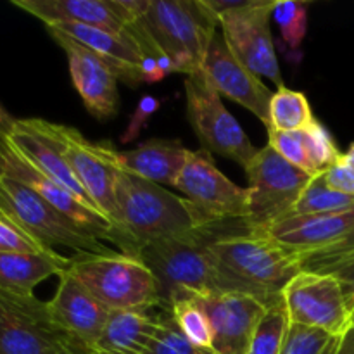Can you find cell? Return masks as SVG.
<instances>
[{
    "label": "cell",
    "instance_id": "4fadbf2b",
    "mask_svg": "<svg viewBox=\"0 0 354 354\" xmlns=\"http://www.w3.org/2000/svg\"><path fill=\"white\" fill-rule=\"evenodd\" d=\"M290 324L322 328L342 337L353 327L344 292L330 273L299 272L282 290Z\"/></svg>",
    "mask_w": 354,
    "mask_h": 354
},
{
    "label": "cell",
    "instance_id": "ffe728a7",
    "mask_svg": "<svg viewBox=\"0 0 354 354\" xmlns=\"http://www.w3.org/2000/svg\"><path fill=\"white\" fill-rule=\"evenodd\" d=\"M7 144L31 168H35L38 173L47 176L52 182L64 187L73 196L78 197L82 203H85L93 211L100 213L95 207V204L90 201V197L86 196L85 189L78 182L73 169L69 168L68 161L62 156V152L59 151L57 144L47 133H44V130L38 127L37 118H31V120H17L12 133L7 138Z\"/></svg>",
    "mask_w": 354,
    "mask_h": 354
},
{
    "label": "cell",
    "instance_id": "7a4b0ae2",
    "mask_svg": "<svg viewBox=\"0 0 354 354\" xmlns=\"http://www.w3.org/2000/svg\"><path fill=\"white\" fill-rule=\"evenodd\" d=\"M221 272L241 292L273 303L301 272V252L286 248L265 234L218 230L207 244Z\"/></svg>",
    "mask_w": 354,
    "mask_h": 354
},
{
    "label": "cell",
    "instance_id": "ee69618b",
    "mask_svg": "<svg viewBox=\"0 0 354 354\" xmlns=\"http://www.w3.org/2000/svg\"><path fill=\"white\" fill-rule=\"evenodd\" d=\"M342 161L346 162L348 166H351V168L354 169V142L351 145H349V149L346 152H342Z\"/></svg>",
    "mask_w": 354,
    "mask_h": 354
},
{
    "label": "cell",
    "instance_id": "8992f818",
    "mask_svg": "<svg viewBox=\"0 0 354 354\" xmlns=\"http://www.w3.org/2000/svg\"><path fill=\"white\" fill-rule=\"evenodd\" d=\"M214 14L232 54L256 76L283 85L270 19L273 0H203Z\"/></svg>",
    "mask_w": 354,
    "mask_h": 354
},
{
    "label": "cell",
    "instance_id": "d590c367",
    "mask_svg": "<svg viewBox=\"0 0 354 354\" xmlns=\"http://www.w3.org/2000/svg\"><path fill=\"white\" fill-rule=\"evenodd\" d=\"M45 248L33 235L28 234L21 225L6 213H0V252H45Z\"/></svg>",
    "mask_w": 354,
    "mask_h": 354
},
{
    "label": "cell",
    "instance_id": "83f0119b",
    "mask_svg": "<svg viewBox=\"0 0 354 354\" xmlns=\"http://www.w3.org/2000/svg\"><path fill=\"white\" fill-rule=\"evenodd\" d=\"M290 320L282 296L266 308L265 315L256 327L248 354H280L286 341Z\"/></svg>",
    "mask_w": 354,
    "mask_h": 354
},
{
    "label": "cell",
    "instance_id": "60d3db41",
    "mask_svg": "<svg viewBox=\"0 0 354 354\" xmlns=\"http://www.w3.org/2000/svg\"><path fill=\"white\" fill-rule=\"evenodd\" d=\"M337 354H354V325L339 341Z\"/></svg>",
    "mask_w": 354,
    "mask_h": 354
},
{
    "label": "cell",
    "instance_id": "cb8c5ba5",
    "mask_svg": "<svg viewBox=\"0 0 354 354\" xmlns=\"http://www.w3.org/2000/svg\"><path fill=\"white\" fill-rule=\"evenodd\" d=\"M158 330V318L149 311H111L92 354H145Z\"/></svg>",
    "mask_w": 354,
    "mask_h": 354
},
{
    "label": "cell",
    "instance_id": "ab89813d",
    "mask_svg": "<svg viewBox=\"0 0 354 354\" xmlns=\"http://www.w3.org/2000/svg\"><path fill=\"white\" fill-rule=\"evenodd\" d=\"M16 118L10 116L6 111V107L0 104V137L9 138V135L12 133L14 127H16Z\"/></svg>",
    "mask_w": 354,
    "mask_h": 354
},
{
    "label": "cell",
    "instance_id": "7402d4cb",
    "mask_svg": "<svg viewBox=\"0 0 354 354\" xmlns=\"http://www.w3.org/2000/svg\"><path fill=\"white\" fill-rule=\"evenodd\" d=\"M47 28H54L95 52L116 73L118 80L131 86L144 83L142 54L128 35H118L82 23H54L47 24Z\"/></svg>",
    "mask_w": 354,
    "mask_h": 354
},
{
    "label": "cell",
    "instance_id": "277c9868",
    "mask_svg": "<svg viewBox=\"0 0 354 354\" xmlns=\"http://www.w3.org/2000/svg\"><path fill=\"white\" fill-rule=\"evenodd\" d=\"M68 270L111 311L165 306L154 273L133 256L78 252L69 258Z\"/></svg>",
    "mask_w": 354,
    "mask_h": 354
},
{
    "label": "cell",
    "instance_id": "f1b7e54d",
    "mask_svg": "<svg viewBox=\"0 0 354 354\" xmlns=\"http://www.w3.org/2000/svg\"><path fill=\"white\" fill-rule=\"evenodd\" d=\"M354 209V197L337 192L325 183L324 175L311 178L306 189L294 204L292 214H324V213H342Z\"/></svg>",
    "mask_w": 354,
    "mask_h": 354
},
{
    "label": "cell",
    "instance_id": "836d02e7",
    "mask_svg": "<svg viewBox=\"0 0 354 354\" xmlns=\"http://www.w3.org/2000/svg\"><path fill=\"white\" fill-rule=\"evenodd\" d=\"M268 131V145L294 168L301 169L306 175L317 176L313 166H311L310 156H308L306 144H304L303 131Z\"/></svg>",
    "mask_w": 354,
    "mask_h": 354
},
{
    "label": "cell",
    "instance_id": "5b68a950",
    "mask_svg": "<svg viewBox=\"0 0 354 354\" xmlns=\"http://www.w3.org/2000/svg\"><path fill=\"white\" fill-rule=\"evenodd\" d=\"M142 21L171 57L176 73L187 76L199 71L220 26L203 0H149Z\"/></svg>",
    "mask_w": 354,
    "mask_h": 354
},
{
    "label": "cell",
    "instance_id": "1f68e13d",
    "mask_svg": "<svg viewBox=\"0 0 354 354\" xmlns=\"http://www.w3.org/2000/svg\"><path fill=\"white\" fill-rule=\"evenodd\" d=\"M303 137L311 166H313L317 176L325 175L342 158V152L339 151L330 131L318 120L310 128L303 130Z\"/></svg>",
    "mask_w": 354,
    "mask_h": 354
},
{
    "label": "cell",
    "instance_id": "bcb514c9",
    "mask_svg": "<svg viewBox=\"0 0 354 354\" xmlns=\"http://www.w3.org/2000/svg\"><path fill=\"white\" fill-rule=\"evenodd\" d=\"M0 213H3V207H2V196H0Z\"/></svg>",
    "mask_w": 354,
    "mask_h": 354
},
{
    "label": "cell",
    "instance_id": "ac0fdd59",
    "mask_svg": "<svg viewBox=\"0 0 354 354\" xmlns=\"http://www.w3.org/2000/svg\"><path fill=\"white\" fill-rule=\"evenodd\" d=\"M47 31L68 55L73 85L82 97L86 111L100 121L113 120L120 104L116 73L95 52L80 41L54 28H47Z\"/></svg>",
    "mask_w": 354,
    "mask_h": 354
},
{
    "label": "cell",
    "instance_id": "2e32d148",
    "mask_svg": "<svg viewBox=\"0 0 354 354\" xmlns=\"http://www.w3.org/2000/svg\"><path fill=\"white\" fill-rule=\"evenodd\" d=\"M197 73L221 97H228L234 102L241 104L258 120H261L265 127H268L270 100L273 92L265 83H261L259 76H256L232 54L223 35L218 31L211 40L203 66Z\"/></svg>",
    "mask_w": 354,
    "mask_h": 354
},
{
    "label": "cell",
    "instance_id": "d6a6232c",
    "mask_svg": "<svg viewBox=\"0 0 354 354\" xmlns=\"http://www.w3.org/2000/svg\"><path fill=\"white\" fill-rule=\"evenodd\" d=\"M351 258H354V227L334 244L301 254V272L328 273Z\"/></svg>",
    "mask_w": 354,
    "mask_h": 354
},
{
    "label": "cell",
    "instance_id": "30bf717a",
    "mask_svg": "<svg viewBox=\"0 0 354 354\" xmlns=\"http://www.w3.org/2000/svg\"><path fill=\"white\" fill-rule=\"evenodd\" d=\"M0 196H2L3 213L12 218L45 248L52 249V245H64L75 249L76 254L113 252L102 244V241L82 230L78 225L54 209L44 197L38 196L24 183L6 175L0 180Z\"/></svg>",
    "mask_w": 354,
    "mask_h": 354
},
{
    "label": "cell",
    "instance_id": "8d00e7d4",
    "mask_svg": "<svg viewBox=\"0 0 354 354\" xmlns=\"http://www.w3.org/2000/svg\"><path fill=\"white\" fill-rule=\"evenodd\" d=\"M161 102H159L156 97L152 95H144L140 100H138L137 107H135L133 114L130 118V123H128V128L124 130V133L121 135V142L123 144H128V142H133L140 137L142 130L147 127V121L156 111L159 109Z\"/></svg>",
    "mask_w": 354,
    "mask_h": 354
},
{
    "label": "cell",
    "instance_id": "f6af8a7d",
    "mask_svg": "<svg viewBox=\"0 0 354 354\" xmlns=\"http://www.w3.org/2000/svg\"><path fill=\"white\" fill-rule=\"evenodd\" d=\"M339 341H341V337H335L334 341H332V344L328 346V349H327V351H325V354H337Z\"/></svg>",
    "mask_w": 354,
    "mask_h": 354
},
{
    "label": "cell",
    "instance_id": "b9f144b4",
    "mask_svg": "<svg viewBox=\"0 0 354 354\" xmlns=\"http://www.w3.org/2000/svg\"><path fill=\"white\" fill-rule=\"evenodd\" d=\"M59 354H92V353H90L85 346H82L80 342L73 341V339L69 337V341L66 342V346L61 349V353Z\"/></svg>",
    "mask_w": 354,
    "mask_h": 354
},
{
    "label": "cell",
    "instance_id": "484cf974",
    "mask_svg": "<svg viewBox=\"0 0 354 354\" xmlns=\"http://www.w3.org/2000/svg\"><path fill=\"white\" fill-rule=\"evenodd\" d=\"M317 121L313 109L303 92L280 86L270 100L266 130L303 131Z\"/></svg>",
    "mask_w": 354,
    "mask_h": 354
},
{
    "label": "cell",
    "instance_id": "7dc6e473",
    "mask_svg": "<svg viewBox=\"0 0 354 354\" xmlns=\"http://www.w3.org/2000/svg\"><path fill=\"white\" fill-rule=\"evenodd\" d=\"M353 325H354V313H353Z\"/></svg>",
    "mask_w": 354,
    "mask_h": 354
},
{
    "label": "cell",
    "instance_id": "6da1fadb",
    "mask_svg": "<svg viewBox=\"0 0 354 354\" xmlns=\"http://www.w3.org/2000/svg\"><path fill=\"white\" fill-rule=\"evenodd\" d=\"M218 228L159 239L142 245L138 259L154 273L165 306L173 299L197 294L241 292L221 272L207 248Z\"/></svg>",
    "mask_w": 354,
    "mask_h": 354
},
{
    "label": "cell",
    "instance_id": "44dd1931",
    "mask_svg": "<svg viewBox=\"0 0 354 354\" xmlns=\"http://www.w3.org/2000/svg\"><path fill=\"white\" fill-rule=\"evenodd\" d=\"M354 227V209L342 213L292 214L270 225L261 234L268 235L286 248L301 252H311L327 248L344 237Z\"/></svg>",
    "mask_w": 354,
    "mask_h": 354
},
{
    "label": "cell",
    "instance_id": "d4e9b609",
    "mask_svg": "<svg viewBox=\"0 0 354 354\" xmlns=\"http://www.w3.org/2000/svg\"><path fill=\"white\" fill-rule=\"evenodd\" d=\"M69 258L52 251L0 252V289L17 294H33V289L48 277L59 275Z\"/></svg>",
    "mask_w": 354,
    "mask_h": 354
},
{
    "label": "cell",
    "instance_id": "5bb4252c",
    "mask_svg": "<svg viewBox=\"0 0 354 354\" xmlns=\"http://www.w3.org/2000/svg\"><path fill=\"white\" fill-rule=\"evenodd\" d=\"M7 147H9V144H7ZM6 175L17 180V182L24 183V185L30 187L31 190H35V192L40 197H44L54 209H57L59 213L64 214L68 220H71L73 223L78 225L82 230H85L86 234H90L92 237L99 239V241L111 242V244L116 245L118 249H121L123 254L138 258V251L137 248H135L133 242H131L123 232L118 230L107 218H104L102 214L93 211L92 207L86 206L85 203H82L78 197L73 196V194L69 192V190H66L64 187L52 182L47 176H44L41 173H38L37 169L31 168V166L28 165L24 159H21L10 147L9 156H7Z\"/></svg>",
    "mask_w": 354,
    "mask_h": 354
},
{
    "label": "cell",
    "instance_id": "603a6c76",
    "mask_svg": "<svg viewBox=\"0 0 354 354\" xmlns=\"http://www.w3.org/2000/svg\"><path fill=\"white\" fill-rule=\"evenodd\" d=\"M189 149L180 140L151 138L131 151H116L118 168L154 183L173 185L185 166Z\"/></svg>",
    "mask_w": 354,
    "mask_h": 354
},
{
    "label": "cell",
    "instance_id": "9c48e42d",
    "mask_svg": "<svg viewBox=\"0 0 354 354\" xmlns=\"http://www.w3.org/2000/svg\"><path fill=\"white\" fill-rule=\"evenodd\" d=\"M249 183V216L244 221L251 234H261L270 225L290 216L294 204L313 176L294 168L268 144L245 166Z\"/></svg>",
    "mask_w": 354,
    "mask_h": 354
},
{
    "label": "cell",
    "instance_id": "8fae6325",
    "mask_svg": "<svg viewBox=\"0 0 354 354\" xmlns=\"http://www.w3.org/2000/svg\"><path fill=\"white\" fill-rule=\"evenodd\" d=\"M187 116L190 127L207 152L235 161L242 168L249 165L259 149L252 145L239 121L221 102V95L196 73L185 80Z\"/></svg>",
    "mask_w": 354,
    "mask_h": 354
},
{
    "label": "cell",
    "instance_id": "74e56055",
    "mask_svg": "<svg viewBox=\"0 0 354 354\" xmlns=\"http://www.w3.org/2000/svg\"><path fill=\"white\" fill-rule=\"evenodd\" d=\"M325 183L330 189L337 190V192L346 194V196L354 197V169L351 166L346 165L342 159H339L330 169L324 175Z\"/></svg>",
    "mask_w": 354,
    "mask_h": 354
},
{
    "label": "cell",
    "instance_id": "7bdbcfd3",
    "mask_svg": "<svg viewBox=\"0 0 354 354\" xmlns=\"http://www.w3.org/2000/svg\"><path fill=\"white\" fill-rule=\"evenodd\" d=\"M7 156H9L7 138L0 137V180H2L7 173Z\"/></svg>",
    "mask_w": 354,
    "mask_h": 354
},
{
    "label": "cell",
    "instance_id": "4316f807",
    "mask_svg": "<svg viewBox=\"0 0 354 354\" xmlns=\"http://www.w3.org/2000/svg\"><path fill=\"white\" fill-rule=\"evenodd\" d=\"M169 315L176 328L187 341L204 349H213V328L206 311L197 304L194 296L178 297L168 304Z\"/></svg>",
    "mask_w": 354,
    "mask_h": 354
},
{
    "label": "cell",
    "instance_id": "52a82bcc",
    "mask_svg": "<svg viewBox=\"0 0 354 354\" xmlns=\"http://www.w3.org/2000/svg\"><path fill=\"white\" fill-rule=\"evenodd\" d=\"M173 187L185 194L203 230L230 221L244 223L249 216V189L235 185L214 165L211 152H189L185 166Z\"/></svg>",
    "mask_w": 354,
    "mask_h": 354
},
{
    "label": "cell",
    "instance_id": "9a60e30c",
    "mask_svg": "<svg viewBox=\"0 0 354 354\" xmlns=\"http://www.w3.org/2000/svg\"><path fill=\"white\" fill-rule=\"evenodd\" d=\"M194 299L209 318L216 354H248L256 327L272 304L245 292L197 294Z\"/></svg>",
    "mask_w": 354,
    "mask_h": 354
},
{
    "label": "cell",
    "instance_id": "f546056e",
    "mask_svg": "<svg viewBox=\"0 0 354 354\" xmlns=\"http://www.w3.org/2000/svg\"><path fill=\"white\" fill-rule=\"evenodd\" d=\"M156 318H158V330L145 354H216L213 349L199 348L187 341L182 332L176 328L168 306H159Z\"/></svg>",
    "mask_w": 354,
    "mask_h": 354
},
{
    "label": "cell",
    "instance_id": "e0dca14e",
    "mask_svg": "<svg viewBox=\"0 0 354 354\" xmlns=\"http://www.w3.org/2000/svg\"><path fill=\"white\" fill-rule=\"evenodd\" d=\"M12 3L44 21L45 26L82 23L127 35L128 24L144 16L149 0H12Z\"/></svg>",
    "mask_w": 354,
    "mask_h": 354
},
{
    "label": "cell",
    "instance_id": "f35d334b",
    "mask_svg": "<svg viewBox=\"0 0 354 354\" xmlns=\"http://www.w3.org/2000/svg\"><path fill=\"white\" fill-rule=\"evenodd\" d=\"M330 275H334L339 280L342 287V292H344L346 303H348L349 311H351V317L354 313V258L348 259L346 263L339 265L337 268H334L332 272H328Z\"/></svg>",
    "mask_w": 354,
    "mask_h": 354
},
{
    "label": "cell",
    "instance_id": "ba28073f",
    "mask_svg": "<svg viewBox=\"0 0 354 354\" xmlns=\"http://www.w3.org/2000/svg\"><path fill=\"white\" fill-rule=\"evenodd\" d=\"M37 121L44 133H47L57 144L59 151L66 158L69 168L73 169L78 182L85 189L86 196L95 204L100 214L106 216L118 230H121L120 211H118L116 203V149L107 142L93 144V142L86 140L75 128L38 120V118Z\"/></svg>",
    "mask_w": 354,
    "mask_h": 354
},
{
    "label": "cell",
    "instance_id": "4dcf8cb0",
    "mask_svg": "<svg viewBox=\"0 0 354 354\" xmlns=\"http://www.w3.org/2000/svg\"><path fill=\"white\" fill-rule=\"evenodd\" d=\"M272 17L279 24L280 37L290 50H299L308 31L306 2H275Z\"/></svg>",
    "mask_w": 354,
    "mask_h": 354
},
{
    "label": "cell",
    "instance_id": "e575fe53",
    "mask_svg": "<svg viewBox=\"0 0 354 354\" xmlns=\"http://www.w3.org/2000/svg\"><path fill=\"white\" fill-rule=\"evenodd\" d=\"M334 339L322 328L290 324L280 354H325Z\"/></svg>",
    "mask_w": 354,
    "mask_h": 354
},
{
    "label": "cell",
    "instance_id": "d6986e66",
    "mask_svg": "<svg viewBox=\"0 0 354 354\" xmlns=\"http://www.w3.org/2000/svg\"><path fill=\"white\" fill-rule=\"evenodd\" d=\"M57 277V290L48 301L52 318L73 341L90 349L99 339L111 310L104 306L68 268Z\"/></svg>",
    "mask_w": 354,
    "mask_h": 354
},
{
    "label": "cell",
    "instance_id": "3957f363",
    "mask_svg": "<svg viewBox=\"0 0 354 354\" xmlns=\"http://www.w3.org/2000/svg\"><path fill=\"white\" fill-rule=\"evenodd\" d=\"M116 203L120 227L137 249L159 239L176 237L203 230L185 197L168 192L154 182H147L118 168Z\"/></svg>",
    "mask_w": 354,
    "mask_h": 354
},
{
    "label": "cell",
    "instance_id": "7c38bea8",
    "mask_svg": "<svg viewBox=\"0 0 354 354\" xmlns=\"http://www.w3.org/2000/svg\"><path fill=\"white\" fill-rule=\"evenodd\" d=\"M68 341L48 303L0 289V354H59Z\"/></svg>",
    "mask_w": 354,
    "mask_h": 354
}]
</instances>
